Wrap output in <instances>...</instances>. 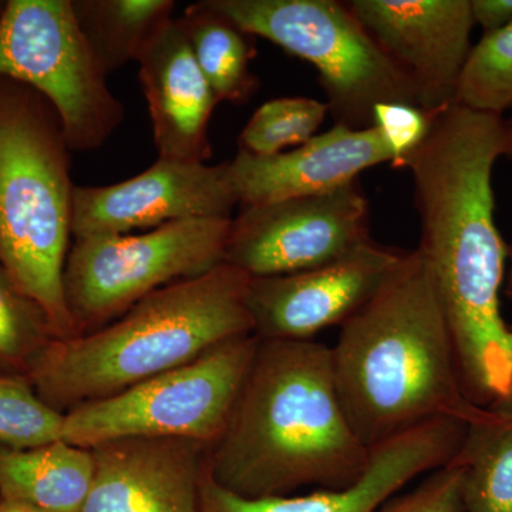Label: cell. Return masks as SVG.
<instances>
[{
	"label": "cell",
	"instance_id": "cell-1",
	"mask_svg": "<svg viewBox=\"0 0 512 512\" xmlns=\"http://www.w3.org/2000/svg\"><path fill=\"white\" fill-rule=\"evenodd\" d=\"M503 116L451 104L402 168L412 171L420 245L446 313L461 386L490 409L512 382V329L501 313L508 245L495 224Z\"/></svg>",
	"mask_w": 512,
	"mask_h": 512
},
{
	"label": "cell",
	"instance_id": "cell-2",
	"mask_svg": "<svg viewBox=\"0 0 512 512\" xmlns=\"http://www.w3.org/2000/svg\"><path fill=\"white\" fill-rule=\"evenodd\" d=\"M369 460L340 403L329 346L259 339L205 473L241 497H286L305 485L352 487Z\"/></svg>",
	"mask_w": 512,
	"mask_h": 512
},
{
	"label": "cell",
	"instance_id": "cell-3",
	"mask_svg": "<svg viewBox=\"0 0 512 512\" xmlns=\"http://www.w3.org/2000/svg\"><path fill=\"white\" fill-rule=\"evenodd\" d=\"M330 353L340 403L367 448L439 417H493L464 393L446 313L416 249L343 323Z\"/></svg>",
	"mask_w": 512,
	"mask_h": 512
},
{
	"label": "cell",
	"instance_id": "cell-4",
	"mask_svg": "<svg viewBox=\"0 0 512 512\" xmlns=\"http://www.w3.org/2000/svg\"><path fill=\"white\" fill-rule=\"evenodd\" d=\"M249 281L222 262L165 286L96 332L53 340L29 382L47 406L64 414L187 365L228 340L254 335Z\"/></svg>",
	"mask_w": 512,
	"mask_h": 512
},
{
	"label": "cell",
	"instance_id": "cell-5",
	"mask_svg": "<svg viewBox=\"0 0 512 512\" xmlns=\"http://www.w3.org/2000/svg\"><path fill=\"white\" fill-rule=\"evenodd\" d=\"M70 153L52 103L0 77V262L57 339L76 336L63 292L76 188Z\"/></svg>",
	"mask_w": 512,
	"mask_h": 512
},
{
	"label": "cell",
	"instance_id": "cell-6",
	"mask_svg": "<svg viewBox=\"0 0 512 512\" xmlns=\"http://www.w3.org/2000/svg\"><path fill=\"white\" fill-rule=\"evenodd\" d=\"M252 36L311 63L335 124L373 127L379 103L417 106L412 86L338 0H210ZM419 107V106H417Z\"/></svg>",
	"mask_w": 512,
	"mask_h": 512
},
{
	"label": "cell",
	"instance_id": "cell-7",
	"mask_svg": "<svg viewBox=\"0 0 512 512\" xmlns=\"http://www.w3.org/2000/svg\"><path fill=\"white\" fill-rule=\"evenodd\" d=\"M231 222L197 218L143 234L74 239L63 292L76 336L104 328L165 286L222 264Z\"/></svg>",
	"mask_w": 512,
	"mask_h": 512
},
{
	"label": "cell",
	"instance_id": "cell-8",
	"mask_svg": "<svg viewBox=\"0 0 512 512\" xmlns=\"http://www.w3.org/2000/svg\"><path fill=\"white\" fill-rule=\"evenodd\" d=\"M259 339L238 336L187 365L64 413L62 440L92 448L130 437L190 439L211 446L227 426Z\"/></svg>",
	"mask_w": 512,
	"mask_h": 512
},
{
	"label": "cell",
	"instance_id": "cell-9",
	"mask_svg": "<svg viewBox=\"0 0 512 512\" xmlns=\"http://www.w3.org/2000/svg\"><path fill=\"white\" fill-rule=\"evenodd\" d=\"M79 28L72 0L0 2V77L55 107L72 151L103 146L124 120L121 101Z\"/></svg>",
	"mask_w": 512,
	"mask_h": 512
},
{
	"label": "cell",
	"instance_id": "cell-10",
	"mask_svg": "<svg viewBox=\"0 0 512 512\" xmlns=\"http://www.w3.org/2000/svg\"><path fill=\"white\" fill-rule=\"evenodd\" d=\"M370 207L359 180L325 194L244 207L232 218L224 262L249 278L311 271L370 238Z\"/></svg>",
	"mask_w": 512,
	"mask_h": 512
},
{
	"label": "cell",
	"instance_id": "cell-11",
	"mask_svg": "<svg viewBox=\"0 0 512 512\" xmlns=\"http://www.w3.org/2000/svg\"><path fill=\"white\" fill-rule=\"evenodd\" d=\"M238 205L228 163L208 165L158 157L141 174L103 187H77L73 239L133 234L170 222L232 218Z\"/></svg>",
	"mask_w": 512,
	"mask_h": 512
},
{
	"label": "cell",
	"instance_id": "cell-12",
	"mask_svg": "<svg viewBox=\"0 0 512 512\" xmlns=\"http://www.w3.org/2000/svg\"><path fill=\"white\" fill-rule=\"evenodd\" d=\"M407 252L375 241L311 271L251 278L247 305L261 340H313L348 322L403 264Z\"/></svg>",
	"mask_w": 512,
	"mask_h": 512
},
{
	"label": "cell",
	"instance_id": "cell-13",
	"mask_svg": "<svg viewBox=\"0 0 512 512\" xmlns=\"http://www.w3.org/2000/svg\"><path fill=\"white\" fill-rule=\"evenodd\" d=\"M370 39L412 86L417 106L439 113L456 101L471 52V0H349Z\"/></svg>",
	"mask_w": 512,
	"mask_h": 512
},
{
	"label": "cell",
	"instance_id": "cell-14",
	"mask_svg": "<svg viewBox=\"0 0 512 512\" xmlns=\"http://www.w3.org/2000/svg\"><path fill=\"white\" fill-rule=\"evenodd\" d=\"M467 427L464 421L439 417L370 448L365 474L345 490L245 498L220 487L205 473L201 512H376L413 478L447 466Z\"/></svg>",
	"mask_w": 512,
	"mask_h": 512
},
{
	"label": "cell",
	"instance_id": "cell-15",
	"mask_svg": "<svg viewBox=\"0 0 512 512\" xmlns=\"http://www.w3.org/2000/svg\"><path fill=\"white\" fill-rule=\"evenodd\" d=\"M208 444L130 437L89 448L93 477L80 512H201Z\"/></svg>",
	"mask_w": 512,
	"mask_h": 512
},
{
	"label": "cell",
	"instance_id": "cell-16",
	"mask_svg": "<svg viewBox=\"0 0 512 512\" xmlns=\"http://www.w3.org/2000/svg\"><path fill=\"white\" fill-rule=\"evenodd\" d=\"M383 163H392V154L376 127L353 130L335 124L302 146L275 156L238 150L228 167L238 204L258 207L338 190Z\"/></svg>",
	"mask_w": 512,
	"mask_h": 512
},
{
	"label": "cell",
	"instance_id": "cell-17",
	"mask_svg": "<svg viewBox=\"0 0 512 512\" xmlns=\"http://www.w3.org/2000/svg\"><path fill=\"white\" fill-rule=\"evenodd\" d=\"M137 63L158 157L207 163L212 157L208 126L220 101L175 18L154 37Z\"/></svg>",
	"mask_w": 512,
	"mask_h": 512
},
{
	"label": "cell",
	"instance_id": "cell-18",
	"mask_svg": "<svg viewBox=\"0 0 512 512\" xmlns=\"http://www.w3.org/2000/svg\"><path fill=\"white\" fill-rule=\"evenodd\" d=\"M93 457L89 448L64 440L15 448L0 444V498L43 512H80L89 494Z\"/></svg>",
	"mask_w": 512,
	"mask_h": 512
},
{
	"label": "cell",
	"instance_id": "cell-19",
	"mask_svg": "<svg viewBox=\"0 0 512 512\" xmlns=\"http://www.w3.org/2000/svg\"><path fill=\"white\" fill-rule=\"evenodd\" d=\"M175 20L218 101L242 104L251 99L259 89L251 70L255 36L214 8L210 0L192 3Z\"/></svg>",
	"mask_w": 512,
	"mask_h": 512
},
{
	"label": "cell",
	"instance_id": "cell-20",
	"mask_svg": "<svg viewBox=\"0 0 512 512\" xmlns=\"http://www.w3.org/2000/svg\"><path fill=\"white\" fill-rule=\"evenodd\" d=\"M74 16L107 74L138 62L173 20V0H72Z\"/></svg>",
	"mask_w": 512,
	"mask_h": 512
},
{
	"label": "cell",
	"instance_id": "cell-21",
	"mask_svg": "<svg viewBox=\"0 0 512 512\" xmlns=\"http://www.w3.org/2000/svg\"><path fill=\"white\" fill-rule=\"evenodd\" d=\"M448 464L463 471L466 512H512V419L468 424L456 456Z\"/></svg>",
	"mask_w": 512,
	"mask_h": 512
},
{
	"label": "cell",
	"instance_id": "cell-22",
	"mask_svg": "<svg viewBox=\"0 0 512 512\" xmlns=\"http://www.w3.org/2000/svg\"><path fill=\"white\" fill-rule=\"evenodd\" d=\"M55 339L46 313L0 262V375L28 377Z\"/></svg>",
	"mask_w": 512,
	"mask_h": 512
},
{
	"label": "cell",
	"instance_id": "cell-23",
	"mask_svg": "<svg viewBox=\"0 0 512 512\" xmlns=\"http://www.w3.org/2000/svg\"><path fill=\"white\" fill-rule=\"evenodd\" d=\"M325 101L308 97H281L266 101L252 114L238 140V150L269 157L299 147L316 136L326 114Z\"/></svg>",
	"mask_w": 512,
	"mask_h": 512
},
{
	"label": "cell",
	"instance_id": "cell-24",
	"mask_svg": "<svg viewBox=\"0 0 512 512\" xmlns=\"http://www.w3.org/2000/svg\"><path fill=\"white\" fill-rule=\"evenodd\" d=\"M454 103L495 116L511 109L512 23L471 47Z\"/></svg>",
	"mask_w": 512,
	"mask_h": 512
},
{
	"label": "cell",
	"instance_id": "cell-25",
	"mask_svg": "<svg viewBox=\"0 0 512 512\" xmlns=\"http://www.w3.org/2000/svg\"><path fill=\"white\" fill-rule=\"evenodd\" d=\"M63 421L28 377L0 375V444L32 448L62 440Z\"/></svg>",
	"mask_w": 512,
	"mask_h": 512
},
{
	"label": "cell",
	"instance_id": "cell-26",
	"mask_svg": "<svg viewBox=\"0 0 512 512\" xmlns=\"http://www.w3.org/2000/svg\"><path fill=\"white\" fill-rule=\"evenodd\" d=\"M436 113H427L420 107L406 103H379L373 109V127L377 128L384 144L392 154V167L402 170L429 136Z\"/></svg>",
	"mask_w": 512,
	"mask_h": 512
},
{
	"label": "cell",
	"instance_id": "cell-27",
	"mask_svg": "<svg viewBox=\"0 0 512 512\" xmlns=\"http://www.w3.org/2000/svg\"><path fill=\"white\" fill-rule=\"evenodd\" d=\"M376 512H466L463 471L456 464L437 468L412 493L390 498Z\"/></svg>",
	"mask_w": 512,
	"mask_h": 512
},
{
	"label": "cell",
	"instance_id": "cell-28",
	"mask_svg": "<svg viewBox=\"0 0 512 512\" xmlns=\"http://www.w3.org/2000/svg\"><path fill=\"white\" fill-rule=\"evenodd\" d=\"M471 13L484 35L495 32L512 23V0H471Z\"/></svg>",
	"mask_w": 512,
	"mask_h": 512
},
{
	"label": "cell",
	"instance_id": "cell-29",
	"mask_svg": "<svg viewBox=\"0 0 512 512\" xmlns=\"http://www.w3.org/2000/svg\"><path fill=\"white\" fill-rule=\"evenodd\" d=\"M512 329V328H511ZM491 412L498 414V416L508 417L512 419V382L510 390L505 394L503 399L498 400L497 403L490 407Z\"/></svg>",
	"mask_w": 512,
	"mask_h": 512
},
{
	"label": "cell",
	"instance_id": "cell-30",
	"mask_svg": "<svg viewBox=\"0 0 512 512\" xmlns=\"http://www.w3.org/2000/svg\"><path fill=\"white\" fill-rule=\"evenodd\" d=\"M0 512H43L30 507V505L16 503V501L0 498Z\"/></svg>",
	"mask_w": 512,
	"mask_h": 512
},
{
	"label": "cell",
	"instance_id": "cell-31",
	"mask_svg": "<svg viewBox=\"0 0 512 512\" xmlns=\"http://www.w3.org/2000/svg\"><path fill=\"white\" fill-rule=\"evenodd\" d=\"M504 137H505V150L504 157L512 163V116L508 120H504Z\"/></svg>",
	"mask_w": 512,
	"mask_h": 512
},
{
	"label": "cell",
	"instance_id": "cell-32",
	"mask_svg": "<svg viewBox=\"0 0 512 512\" xmlns=\"http://www.w3.org/2000/svg\"><path fill=\"white\" fill-rule=\"evenodd\" d=\"M508 258H510V269H508L507 281H505V295L512 299V244L508 247Z\"/></svg>",
	"mask_w": 512,
	"mask_h": 512
}]
</instances>
